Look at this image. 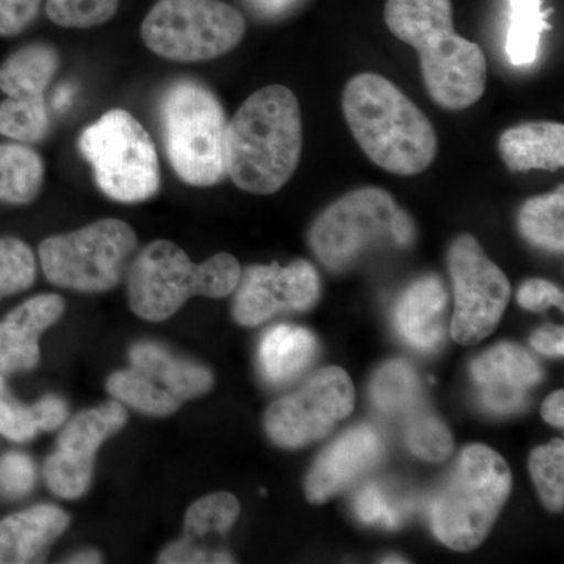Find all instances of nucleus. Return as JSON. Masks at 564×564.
Segmentation results:
<instances>
[{"instance_id":"nucleus-5","label":"nucleus","mask_w":564,"mask_h":564,"mask_svg":"<svg viewBox=\"0 0 564 564\" xmlns=\"http://www.w3.org/2000/svg\"><path fill=\"white\" fill-rule=\"evenodd\" d=\"M510 491L502 456L486 445H469L430 505L434 536L454 551H473L491 532Z\"/></svg>"},{"instance_id":"nucleus-16","label":"nucleus","mask_w":564,"mask_h":564,"mask_svg":"<svg viewBox=\"0 0 564 564\" xmlns=\"http://www.w3.org/2000/svg\"><path fill=\"white\" fill-rule=\"evenodd\" d=\"M383 454V440L373 426L348 430L314 463L304 485L307 500L314 505L328 502L380 462Z\"/></svg>"},{"instance_id":"nucleus-10","label":"nucleus","mask_w":564,"mask_h":564,"mask_svg":"<svg viewBox=\"0 0 564 564\" xmlns=\"http://www.w3.org/2000/svg\"><path fill=\"white\" fill-rule=\"evenodd\" d=\"M137 234L128 223L104 218L40 245L44 276L57 288L99 293L113 289L128 270Z\"/></svg>"},{"instance_id":"nucleus-3","label":"nucleus","mask_w":564,"mask_h":564,"mask_svg":"<svg viewBox=\"0 0 564 564\" xmlns=\"http://www.w3.org/2000/svg\"><path fill=\"white\" fill-rule=\"evenodd\" d=\"M343 109L356 143L375 165L397 176L432 166L437 152L433 124L391 80L358 74L345 87Z\"/></svg>"},{"instance_id":"nucleus-17","label":"nucleus","mask_w":564,"mask_h":564,"mask_svg":"<svg viewBox=\"0 0 564 564\" xmlns=\"http://www.w3.org/2000/svg\"><path fill=\"white\" fill-rule=\"evenodd\" d=\"M65 313L55 293L33 296L0 322V373L28 372L40 362V337Z\"/></svg>"},{"instance_id":"nucleus-24","label":"nucleus","mask_w":564,"mask_h":564,"mask_svg":"<svg viewBox=\"0 0 564 564\" xmlns=\"http://www.w3.org/2000/svg\"><path fill=\"white\" fill-rule=\"evenodd\" d=\"M44 182V162L39 152L21 143L0 144V202L31 204Z\"/></svg>"},{"instance_id":"nucleus-11","label":"nucleus","mask_w":564,"mask_h":564,"mask_svg":"<svg viewBox=\"0 0 564 564\" xmlns=\"http://www.w3.org/2000/svg\"><path fill=\"white\" fill-rule=\"evenodd\" d=\"M448 270L455 292L451 333L456 343H481L496 329L510 300V282L470 234L448 250Z\"/></svg>"},{"instance_id":"nucleus-21","label":"nucleus","mask_w":564,"mask_h":564,"mask_svg":"<svg viewBox=\"0 0 564 564\" xmlns=\"http://www.w3.org/2000/svg\"><path fill=\"white\" fill-rule=\"evenodd\" d=\"M129 359L133 369L150 377L181 402L203 395L214 386V375L203 364L180 358L152 340L133 344Z\"/></svg>"},{"instance_id":"nucleus-23","label":"nucleus","mask_w":564,"mask_h":564,"mask_svg":"<svg viewBox=\"0 0 564 564\" xmlns=\"http://www.w3.org/2000/svg\"><path fill=\"white\" fill-rule=\"evenodd\" d=\"M61 66L55 47L28 44L0 65V91L10 98H41Z\"/></svg>"},{"instance_id":"nucleus-30","label":"nucleus","mask_w":564,"mask_h":564,"mask_svg":"<svg viewBox=\"0 0 564 564\" xmlns=\"http://www.w3.org/2000/svg\"><path fill=\"white\" fill-rule=\"evenodd\" d=\"M240 503L232 494L217 492L196 500L185 514V540L196 543L207 534H226L236 524Z\"/></svg>"},{"instance_id":"nucleus-18","label":"nucleus","mask_w":564,"mask_h":564,"mask_svg":"<svg viewBox=\"0 0 564 564\" xmlns=\"http://www.w3.org/2000/svg\"><path fill=\"white\" fill-rule=\"evenodd\" d=\"M448 295L440 278L430 274L411 284L395 307L397 332L419 351H433L444 339Z\"/></svg>"},{"instance_id":"nucleus-38","label":"nucleus","mask_w":564,"mask_h":564,"mask_svg":"<svg viewBox=\"0 0 564 564\" xmlns=\"http://www.w3.org/2000/svg\"><path fill=\"white\" fill-rule=\"evenodd\" d=\"M43 0H0V36L24 32L39 18Z\"/></svg>"},{"instance_id":"nucleus-13","label":"nucleus","mask_w":564,"mask_h":564,"mask_svg":"<svg viewBox=\"0 0 564 564\" xmlns=\"http://www.w3.org/2000/svg\"><path fill=\"white\" fill-rule=\"evenodd\" d=\"M128 422L124 404L107 402L82 411L66 423L57 451L44 464V480L63 499H79L90 489L96 452Z\"/></svg>"},{"instance_id":"nucleus-39","label":"nucleus","mask_w":564,"mask_h":564,"mask_svg":"<svg viewBox=\"0 0 564 564\" xmlns=\"http://www.w3.org/2000/svg\"><path fill=\"white\" fill-rule=\"evenodd\" d=\"M518 302L525 310L541 313L551 306L563 310V292L552 282L544 280H529L521 285L518 292Z\"/></svg>"},{"instance_id":"nucleus-28","label":"nucleus","mask_w":564,"mask_h":564,"mask_svg":"<svg viewBox=\"0 0 564 564\" xmlns=\"http://www.w3.org/2000/svg\"><path fill=\"white\" fill-rule=\"evenodd\" d=\"M107 391L117 402L155 417H166L176 413L182 403L173 393L133 367L110 375Z\"/></svg>"},{"instance_id":"nucleus-35","label":"nucleus","mask_w":564,"mask_h":564,"mask_svg":"<svg viewBox=\"0 0 564 564\" xmlns=\"http://www.w3.org/2000/svg\"><path fill=\"white\" fill-rule=\"evenodd\" d=\"M355 511L364 524L397 529L403 522V508L380 485L362 486L355 497Z\"/></svg>"},{"instance_id":"nucleus-27","label":"nucleus","mask_w":564,"mask_h":564,"mask_svg":"<svg viewBox=\"0 0 564 564\" xmlns=\"http://www.w3.org/2000/svg\"><path fill=\"white\" fill-rule=\"evenodd\" d=\"M519 232L534 247L562 252L564 248V187L534 196L522 204L518 215Z\"/></svg>"},{"instance_id":"nucleus-1","label":"nucleus","mask_w":564,"mask_h":564,"mask_svg":"<svg viewBox=\"0 0 564 564\" xmlns=\"http://www.w3.org/2000/svg\"><path fill=\"white\" fill-rule=\"evenodd\" d=\"M302 151V110L282 85L252 93L228 122L226 172L240 191L280 192L299 169Z\"/></svg>"},{"instance_id":"nucleus-43","label":"nucleus","mask_w":564,"mask_h":564,"mask_svg":"<svg viewBox=\"0 0 564 564\" xmlns=\"http://www.w3.org/2000/svg\"><path fill=\"white\" fill-rule=\"evenodd\" d=\"M256 13L265 18H278L295 9L300 0H245Z\"/></svg>"},{"instance_id":"nucleus-45","label":"nucleus","mask_w":564,"mask_h":564,"mask_svg":"<svg viewBox=\"0 0 564 564\" xmlns=\"http://www.w3.org/2000/svg\"><path fill=\"white\" fill-rule=\"evenodd\" d=\"M66 562L80 564L101 563L102 555L96 551H82L77 552V554L70 555Z\"/></svg>"},{"instance_id":"nucleus-40","label":"nucleus","mask_w":564,"mask_h":564,"mask_svg":"<svg viewBox=\"0 0 564 564\" xmlns=\"http://www.w3.org/2000/svg\"><path fill=\"white\" fill-rule=\"evenodd\" d=\"M231 555L226 552H209L206 549L199 547L191 541L182 540L176 543L166 545L165 551L162 552L159 563H232Z\"/></svg>"},{"instance_id":"nucleus-33","label":"nucleus","mask_w":564,"mask_h":564,"mask_svg":"<svg viewBox=\"0 0 564 564\" xmlns=\"http://www.w3.org/2000/svg\"><path fill=\"white\" fill-rule=\"evenodd\" d=\"M36 278V259L28 243L14 237L0 239V300L28 291Z\"/></svg>"},{"instance_id":"nucleus-15","label":"nucleus","mask_w":564,"mask_h":564,"mask_svg":"<svg viewBox=\"0 0 564 564\" xmlns=\"http://www.w3.org/2000/svg\"><path fill=\"white\" fill-rule=\"evenodd\" d=\"M478 402L488 413L508 415L524 410L529 392L543 380L540 364L516 344H500L470 366Z\"/></svg>"},{"instance_id":"nucleus-44","label":"nucleus","mask_w":564,"mask_h":564,"mask_svg":"<svg viewBox=\"0 0 564 564\" xmlns=\"http://www.w3.org/2000/svg\"><path fill=\"white\" fill-rule=\"evenodd\" d=\"M543 417L545 422L563 429L564 425V392L558 391L552 393L543 404Z\"/></svg>"},{"instance_id":"nucleus-36","label":"nucleus","mask_w":564,"mask_h":564,"mask_svg":"<svg viewBox=\"0 0 564 564\" xmlns=\"http://www.w3.org/2000/svg\"><path fill=\"white\" fill-rule=\"evenodd\" d=\"M0 433L14 443H29L39 433L31 406L18 402L0 373Z\"/></svg>"},{"instance_id":"nucleus-34","label":"nucleus","mask_w":564,"mask_h":564,"mask_svg":"<svg viewBox=\"0 0 564 564\" xmlns=\"http://www.w3.org/2000/svg\"><path fill=\"white\" fill-rule=\"evenodd\" d=\"M120 7V0H46V14L66 29H91L106 24Z\"/></svg>"},{"instance_id":"nucleus-20","label":"nucleus","mask_w":564,"mask_h":564,"mask_svg":"<svg viewBox=\"0 0 564 564\" xmlns=\"http://www.w3.org/2000/svg\"><path fill=\"white\" fill-rule=\"evenodd\" d=\"M499 152L511 173L556 172L564 165V126L554 121L514 126L500 135Z\"/></svg>"},{"instance_id":"nucleus-8","label":"nucleus","mask_w":564,"mask_h":564,"mask_svg":"<svg viewBox=\"0 0 564 564\" xmlns=\"http://www.w3.org/2000/svg\"><path fill=\"white\" fill-rule=\"evenodd\" d=\"M77 147L99 191L122 204L148 202L161 188V166L150 133L128 110L111 109L82 131Z\"/></svg>"},{"instance_id":"nucleus-9","label":"nucleus","mask_w":564,"mask_h":564,"mask_svg":"<svg viewBox=\"0 0 564 564\" xmlns=\"http://www.w3.org/2000/svg\"><path fill=\"white\" fill-rule=\"evenodd\" d=\"M243 14L223 0H158L141 24L148 50L166 61H214L239 46Z\"/></svg>"},{"instance_id":"nucleus-41","label":"nucleus","mask_w":564,"mask_h":564,"mask_svg":"<svg viewBox=\"0 0 564 564\" xmlns=\"http://www.w3.org/2000/svg\"><path fill=\"white\" fill-rule=\"evenodd\" d=\"M39 432H54L68 417V404L58 395H46L31 406Z\"/></svg>"},{"instance_id":"nucleus-37","label":"nucleus","mask_w":564,"mask_h":564,"mask_svg":"<svg viewBox=\"0 0 564 564\" xmlns=\"http://www.w3.org/2000/svg\"><path fill=\"white\" fill-rule=\"evenodd\" d=\"M36 473L28 455L11 452L0 458V492L9 497H24L35 485Z\"/></svg>"},{"instance_id":"nucleus-32","label":"nucleus","mask_w":564,"mask_h":564,"mask_svg":"<svg viewBox=\"0 0 564 564\" xmlns=\"http://www.w3.org/2000/svg\"><path fill=\"white\" fill-rule=\"evenodd\" d=\"M530 473L545 507L562 511L564 505V444L562 440L534 448Z\"/></svg>"},{"instance_id":"nucleus-22","label":"nucleus","mask_w":564,"mask_h":564,"mask_svg":"<svg viewBox=\"0 0 564 564\" xmlns=\"http://www.w3.org/2000/svg\"><path fill=\"white\" fill-rule=\"evenodd\" d=\"M313 333L293 325H278L263 334L259 344V367L270 384L284 386L302 375L317 356Z\"/></svg>"},{"instance_id":"nucleus-42","label":"nucleus","mask_w":564,"mask_h":564,"mask_svg":"<svg viewBox=\"0 0 564 564\" xmlns=\"http://www.w3.org/2000/svg\"><path fill=\"white\" fill-rule=\"evenodd\" d=\"M532 347L541 355L563 356L564 334L562 326H545L533 334Z\"/></svg>"},{"instance_id":"nucleus-12","label":"nucleus","mask_w":564,"mask_h":564,"mask_svg":"<svg viewBox=\"0 0 564 564\" xmlns=\"http://www.w3.org/2000/svg\"><path fill=\"white\" fill-rule=\"evenodd\" d=\"M355 388L340 367L314 373L293 393L281 397L265 414L270 440L282 448H300L321 440L351 413Z\"/></svg>"},{"instance_id":"nucleus-31","label":"nucleus","mask_w":564,"mask_h":564,"mask_svg":"<svg viewBox=\"0 0 564 564\" xmlns=\"http://www.w3.org/2000/svg\"><path fill=\"white\" fill-rule=\"evenodd\" d=\"M404 440L408 448L425 462H444L454 452V440L447 426L422 408L408 415Z\"/></svg>"},{"instance_id":"nucleus-46","label":"nucleus","mask_w":564,"mask_h":564,"mask_svg":"<svg viewBox=\"0 0 564 564\" xmlns=\"http://www.w3.org/2000/svg\"><path fill=\"white\" fill-rule=\"evenodd\" d=\"M383 563H406V560H400L399 556H389V558H384Z\"/></svg>"},{"instance_id":"nucleus-2","label":"nucleus","mask_w":564,"mask_h":564,"mask_svg":"<svg viewBox=\"0 0 564 564\" xmlns=\"http://www.w3.org/2000/svg\"><path fill=\"white\" fill-rule=\"evenodd\" d=\"M389 31L419 52L430 98L445 110H464L484 96L486 57L455 32L452 0H388Z\"/></svg>"},{"instance_id":"nucleus-19","label":"nucleus","mask_w":564,"mask_h":564,"mask_svg":"<svg viewBox=\"0 0 564 564\" xmlns=\"http://www.w3.org/2000/svg\"><path fill=\"white\" fill-rule=\"evenodd\" d=\"M69 525L54 505H36L0 522V564L43 562L47 549Z\"/></svg>"},{"instance_id":"nucleus-14","label":"nucleus","mask_w":564,"mask_h":564,"mask_svg":"<svg viewBox=\"0 0 564 564\" xmlns=\"http://www.w3.org/2000/svg\"><path fill=\"white\" fill-rule=\"evenodd\" d=\"M232 314L243 326H258L280 313H300L317 303L321 278L313 263L250 265L240 274Z\"/></svg>"},{"instance_id":"nucleus-7","label":"nucleus","mask_w":564,"mask_h":564,"mask_svg":"<svg viewBox=\"0 0 564 564\" xmlns=\"http://www.w3.org/2000/svg\"><path fill=\"white\" fill-rule=\"evenodd\" d=\"M414 236L413 220L391 193L362 187L340 196L318 215L310 243L326 269L344 272L375 248L410 247Z\"/></svg>"},{"instance_id":"nucleus-4","label":"nucleus","mask_w":564,"mask_h":564,"mask_svg":"<svg viewBox=\"0 0 564 564\" xmlns=\"http://www.w3.org/2000/svg\"><path fill=\"white\" fill-rule=\"evenodd\" d=\"M240 274L242 267L228 252L195 263L177 245L155 240L144 247L129 267V306L143 321H166L193 296L223 299L231 295Z\"/></svg>"},{"instance_id":"nucleus-29","label":"nucleus","mask_w":564,"mask_h":564,"mask_svg":"<svg viewBox=\"0 0 564 564\" xmlns=\"http://www.w3.org/2000/svg\"><path fill=\"white\" fill-rule=\"evenodd\" d=\"M51 131L44 96L10 98L0 101V135L21 143H39Z\"/></svg>"},{"instance_id":"nucleus-25","label":"nucleus","mask_w":564,"mask_h":564,"mask_svg":"<svg viewBox=\"0 0 564 564\" xmlns=\"http://www.w3.org/2000/svg\"><path fill=\"white\" fill-rule=\"evenodd\" d=\"M544 0H508V32L505 51L513 66H529L538 58L541 39L551 31Z\"/></svg>"},{"instance_id":"nucleus-6","label":"nucleus","mask_w":564,"mask_h":564,"mask_svg":"<svg viewBox=\"0 0 564 564\" xmlns=\"http://www.w3.org/2000/svg\"><path fill=\"white\" fill-rule=\"evenodd\" d=\"M159 110L166 158L180 180L193 187L225 181L228 120L215 93L198 80H176Z\"/></svg>"},{"instance_id":"nucleus-26","label":"nucleus","mask_w":564,"mask_h":564,"mask_svg":"<svg viewBox=\"0 0 564 564\" xmlns=\"http://www.w3.org/2000/svg\"><path fill=\"white\" fill-rule=\"evenodd\" d=\"M421 381L402 359L386 362L370 386L372 402L389 417H408L421 406Z\"/></svg>"}]
</instances>
